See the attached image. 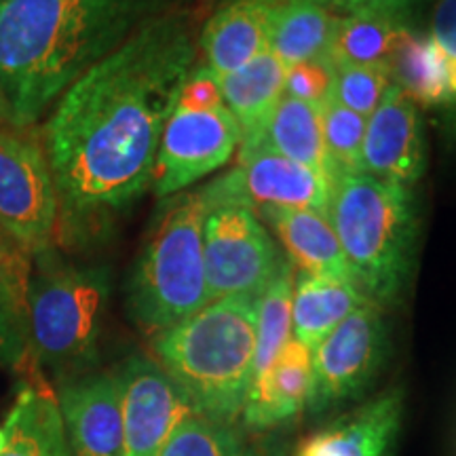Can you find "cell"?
I'll return each instance as SVG.
<instances>
[{"label": "cell", "mask_w": 456, "mask_h": 456, "mask_svg": "<svg viewBox=\"0 0 456 456\" xmlns=\"http://www.w3.org/2000/svg\"><path fill=\"white\" fill-rule=\"evenodd\" d=\"M408 30H412L408 15H338L328 60L332 66H389Z\"/></svg>", "instance_id": "22"}, {"label": "cell", "mask_w": 456, "mask_h": 456, "mask_svg": "<svg viewBox=\"0 0 456 456\" xmlns=\"http://www.w3.org/2000/svg\"><path fill=\"white\" fill-rule=\"evenodd\" d=\"M239 146L241 131L226 104L209 110L175 106L159 144L152 192L159 199L184 192L197 180L224 167Z\"/></svg>", "instance_id": "11"}, {"label": "cell", "mask_w": 456, "mask_h": 456, "mask_svg": "<svg viewBox=\"0 0 456 456\" xmlns=\"http://www.w3.org/2000/svg\"><path fill=\"white\" fill-rule=\"evenodd\" d=\"M429 38L442 57L448 89L444 112L448 117L450 129L456 134V0H437L431 15Z\"/></svg>", "instance_id": "31"}, {"label": "cell", "mask_w": 456, "mask_h": 456, "mask_svg": "<svg viewBox=\"0 0 456 456\" xmlns=\"http://www.w3.org/2000/svg\"><path fill=\"white\" fill-rule=\"evenodd\" d=\"M283 258L252 209L231 203L208 205L203 260L212 300L226 296L260 298Z\"/></svg>", "instance_id": "10"}, {"label": "cell", "mask_w": 456, "mask_h": 456, "mask_svg": "<svg viewBox=\"0 0 456 456\" xmlns=\"http://www.w3.org/2000/svg\"><path fill=\"white\" fill-rule=\"evenodd\" d=\"M178 0H0V91L32 129L60 95L148 17Z\"/></svg>", "instance_id": "2"}, {"label": "cell", "mask_w": 456, "mask_h": 456, "mask_svg": "<svg viewBox=\"0 0 456 456\" xmlns=\"http://www.w3.org/2000/svg\"><path fill=\"white\" fill-rule=\"evenodd\" d=\"M108 266H78L55 248L34 254L26 283L28 355L61 380L91 372L110 298Z\"/></svg>", "instance_id": "6"}, {"label": "cell", "mask_w": 456, "mask_h": 456, "mask_svg": "<svg viewBox=\"0 0 456 456\" xmlns=\"http://www.w3.org/2000/svg\"><path fill=\"white\" fill-rule=\"evenodd\" d=\"M389 353L391 336L385 311L366 302L313 351L306 412L322 419L362 399L383 372Z\"/></svg>", "instance_id": "7"}, {"label": "cell", "mask_w": 456, "mask_h": 456, "mask_svg": "<svg viewBox=\"0 0 456 456\" xmlns=\"http://www.w3.org/2000/svg\"><path fill=\"white\" fill-rule=\"evenodd\" d=\"M334 66L330 60L300 61L285 72V95L289 98L322 104L332 94Z\"/></svg>", "instance_id": "32"}, {"label": "cell", "mask_w": 456, "mask_h": 456, "mask_svg": "<svg viewBox=\"0 0 456 456\" xmlns=\"http://www.w3.org/2000/svg\"><path fill=\"white\" fill-rule=\"evenodd\" d=\"M28 277L0 279V366H20L28 353Z\"/></svg>", "instance_id": "30"}, {"label": "cell", "mask_w": 456, "mask_h": 456, "mask_svg": "<svg viewBox=\"0 0 456 456\" xmlns=\"http://www.w3.org/2000/svg\"><path fill=\"white\" fill-rule=\"evenodd\" d=\"M393 85L389 66H334L332 95L368 118Z\"/></svg>", "instance_id": "29"}, {"label": "cell", "mask_w": 456, "mask_h": 456, "mask_svg": "<svg viewBox=\"0 0 456 456\" xmlns=\"http://www.w3.org/2000/svg\"><path fill=\"white\" fill-rule=\"evenodd\" d=\"M393 83L399 85L419 108H440L448 102L446 77L440 51L431 43L429 34L420 37L408 30L389 61Z\"/></svg>", "instance_id": "25"}, {"label": "cell", "mask_w": 456, "mask_h": 456, "mask_svg": "<svg viewBox=\"0 0 456 456\" xmlns=\"http://www.w3.org/2000/svg\"><path fill=\"white\" fill-rule=\"evenodd\" d=\"M112 374L121 397L123 456H159L175 427L199 414L155 357L131 355Z\"/></svg>", "instance_id": "12"}, {"label": "cell", "mask_w": 456, "mask_h": 456, "mask_svg": "<svg viewBox=\"0 0 456 456\" xmlns=\"http://www.w3.org/2000/svg\"><path fill=\"white\" fill-rule=\"evenodd\" d=\"M425 0H328L334 13H393L412 15Z\"/></svg>", "instance_id": "34"}, {"label": "cell", "mask_w": 456, "mask_h": 456, "mask_svg": "<svg viewBox=\"0 0 456 456\" xmlns=\"http://www.w3.org/2000/svg\"><path fill=\"white\" fill-rule=\"evenodd\" d=\"M199 32L180 3L148 17L55 102L38 134L57 192L55 245L98 241L151 188Z\"/></svg>", "instance_id": "1"}, {"label": "cell", "mask_w": 456, "mask_h": 456, "mask_svg": "<svg viewBox=\"0 0 456 456\" xmlns=\"http://www.w3.org/2000/svg\"><path fill=\"white\" fill-rule=\"evenodd\" d=\"M319 110H322L323 144L332 163L334 178L342 171H362V148L368 118L342 106L332 94L322 102Z\"/></svg>", "instance_id": "28"}, {"label": "cell", "mask_w": 456, "mask_h": 456, "mask_svg": "<svg viewBox=\"0 0 456 456\" xmlns=\"http://www.w3.org/2000/svg\"><path fill=\"white\" fill-rule=\"evenodd\" d=\"M294 277V265L288 258H283L277 273L260 296L258 317H256L254 379H258L265 370L273 366L279 353L292 338Z\"/></svg>", "instance_id": "26"}, {"label": "cell", "mask_w": 456, "mask_h": 456, "mask_svg": "<svg viewBox=\"0 0 456 456\" xmlns=\"http://www.w3.org/2000/svg\"><path fill=\"white\" fill-rule=\"evenodd\" d=\"M260 216L275 228L294 269L351 281L340 241L326 214L313 209H269Z\"/></svg>", "instance_id": "21"}, {"label": "cell", "mask_w": 456, "mask_h": 456, "mask_svg": "<svg viewBox=\"0 0 456 456\" xmlns=\"http://www.w3.org/2000/svg\"><path fill=\"white\" fill-rule=\"evenodd\" d=\"M208 203L199 191L163 199L127 281V313L157 336L212 302L205 277L203 222Z\"/></svg>", "instance_id": "5"}, {"label": "cell", "mask_w": 456, "mask_h": 456, "mask_svg": "<svg viewBox=\"0 0 456 456\" xmlns=\"http://www.w3.org/2000/svg\"><path fill=\"white\" fill-rule=\"evenodd\" d=\"M9 125V108L7 102H4L3 91H0V127H7Z\"/></svg>", "instance_id": "37"}, {"label": "cell", "mask_w": 456, "mask_h": 456, "mask_svg": "<svg viewBox=\"0 0 456 456\" xmlns=\"http://www.w3.org/2000/svg\"><path fill=\"white\" fill-rule=\"evenodd\" d=\"M427 167L425 131L419 106L393 83L368 117L362 171L374 178L414 186Z\"/></svg>", "instance_id": "13"}, {"label": "cell", "mask_w": 456, "mask_h": 456, "mask_svg": "<svg viewBox=\"0 0 456 456\" xmlns=\"http://www.w3.org/2000/svg\"><path fill=\"white\" fill-rule=\"evenodd\" d=\"M0 232L30 256L55 248L57 192L41 135L0 127Z\"/></svg>", "instance_id": "8"}, {"label": "cell", "mask_w": 456, "mask_h": 456, "mask_svg": "<svg viewBox=\"0 0 456 456\" xmlns=\"http://www.w3.org/2000/svg\"><path fill=\"white\" fill-rule=\"evenodd\" d=\"M285 72L288 68L283 61L266 49L239 70L214 77L222 100L241 131V144L265 135L273 112L285 95Z\"/></svg>", "instance_id": "19"}, {"label": "cell", "mask_w": 456, "mask_h": 456, "mask_svg": "<svg viewBox=\"0 0 456 456\" xmlns=\"http://www.w3.org/2000/svg\"><path fill=\"white\" fill-rule=\"evenodd\" d=\"M260 298L226 296L152 336L155 362L192 399L197 412L239 425L254 379Z\"/></svg>", "instance_id": "4"}, {"label": "cell", "mask_w": 456, "mask_h": 456, "mask_svg": "<svg viewBox=\"0 0 456 456\" xmlns=\"http://www.w3.org/2000/svg\"><path fill=\"white\" fill-rule=\"evenodd\" d=\"M336 17L328 0H283L273 21L269 49L285 68L328 60Z\"/></svg>", "instance_id": "23"}, {"label": "cell", "mask_w": 456, "mask_h": 456, "mask_svg": "<svg viewBox=\"0 0 456 456\" xmlns=\"http://www.w3.org/2000/svg\"><path fill=\"white\" fill-rule=\"evenodd\" d=\"M30 256L24 249H20L0 232V279H15L28 277L30 273Z\"/></svg>", "instance_id": "35"}, {"label": "cell", "mask_w": 456, "mask_h": 456, "mask_svg": "<svg viewBox=\"0 0 456 456\" xmlns=\"http://www.w3.org/2000/svg\"><path fill=\"white\" fill-rule=\"evenodd\" d=\"M3 444H4V429H0V450H3Z\"/></svg>", "instance_id": "38"}, {"label": "cell", "mask_w": 456, "mask_h": 456, "mask_svg": "<svg viewBox=\"0 0 456 456\" xmlns=\"http://www.w3.org/2000/svg\"><path fill=\"white\" fill-rule=\"evenodd\" d=\"M241 425H224L192 414L175 427L159 456H241L248 444Z\"/></svg>", "instance_id": "27"}, {"label": "cell", "mask_w": 456, "mask_h": 456, "mask_svg": "<svg viewBox=\"0 0 456 456\" xmlns=\"http://www.w3.org/2000/svg\"><path fill=\"white\" fill-rule=\"evenodd\" d=\"M311 355L305 345L289 338L273 366L252 380L239 419L245 433H273L298 419L309 395Z\"/></svg>", "instance_id": "16"}, {"label": "cell", "mask_w": 456, "mask_h": 456, "mask_svg": "<svg viewBox=\"0 0 456 456\" xmlns=\"http://www.w3.org/2000/svg\"><path fill=\"white\" fill-rule=\"evenodd\" d=\"M220 104H224V100H222L214 74L205 66H195V70L191 72V77H188V81L180 91L175 106L184 108V110H209V108Z\"/></svg>", "instance_id": "33"}, {"label": "cell", "mask_w": 456, "mask_h": 456, "mask_svg": "<svg viewBox=\"0 0 456 456\" xmlns=\"http://www.w3.org/2000/svg\"><path fill=\"white\" fill-rule=\"evenodd\" d=\"M57 406L72 456H123L121 397L112 372L64 379Z\"/></svg>", "instance_id": "14"}, {"label": "cell", "mask_w": 456, "mask_h": 456, "mask_svg": "<svg viewBox=\"0 0 456 456\" xmlns=\"http://www.w3.org/2000/svg\"><path fill=\"white\" fill-rule=\"evenodd\" d=\"M319 106L322 104L283 95L266 125L262 140L283 157L306 165L334 182V169L328 159L326 144H323Z\"/></svg>", "instance_id": "24"}, {"label": "cell", "mask_w": 456, "mask_h": 456, "mask_svg": "<svg viewBox=\"0 0 456 456\" xmlns=\"http://www.w3.org/2000/svg\"><path fill=\"white\" fill-rule=\"evenodd\" d=\"M34 366L30 357L17 366L30 370L32 383L20 391L7 416L0 456H72L57 397L41 374L34 380Z\"/></svg>", "instance_id": "18"}, {"label": "cell", "mask_w": 456, "mask_h": 456, "mask_svg": "<svg viewBox=\"0 0 456 456\" xmlns=\"http://www.w3.org/2000/svg\"><path fill=\"white\" fill-rule=\"evenodd\" d=\"M283 0H222L199 32V53L214 77H224L269 49Z\"/></svg>", "instance_id": "15"}, {"label": "cell", "mask_w": 456, "mask_h": 456, "mask_svg": "<svg viewBox=\"0 0 456 456\" xmlns=\"http://www.w3.org/2000/svg\"><path fill=\"white\" fill-rule=\"evenodd\" d=\"M402 387L380 393L309 437L298 456H391L403 419Z\"/></svg>", "instance_id": "17"}, {"label": "cell", "mask_w": 456, "mask_h": 456, "mask_svg": "<svg viewBox=\"0 0 456 456\" xmlns=\"http://www.w3.org/2000/svg\"><path fill=\"white\" fill-rule=\"evenodd\" d=\"M241 456H292V444L275 433H262L254 440H248Z\"/></svg>", "instance_id": "36"}, {"label": "cell", "mask_w": 456, "mask_h": 456, "mask_svg": "<svg viewBox=\"0 0 456 456\" xmlns=\"http://www.w3.org/2000/svg\"><path fill=\"white\" fill-rule=\"evenodd\" d=\"M208 205H241L256 214L269 209H313L326 214L332 180L283 157L265 140L243 142L237 165L201 188Z\"/></svg>", "instance_id": "9"}, {"label": "cell", "mask_w": 456, "mask_h": 456, "mask_svg": "<svg viewBox=\"0 0 456 456\" xmlns=\"http://www.w3.org/2000/svg\"><path fill=\"white\" fill-rule=\"evenodd\" d=\"M366 302L349 279L298 271L292 294V338L313 353L338 323Z\"/></svg>", "instance_id": "20"}, {"label": "cell", "mask_w": 456, "mask_h": 456, "mask_svg": "<svg viewBox=\"0 0 456 456\" xmlns=\"http://www.w3.org/2000/svg\"><path fill=\"white\" fill-rule=\"evenodd\" d=\"M328 218L363 298L383 311L397 306L419 252L420 216L412 186L342 171L332 182Z\"/></svg>", "instance_id": "3"}]
</instances>
